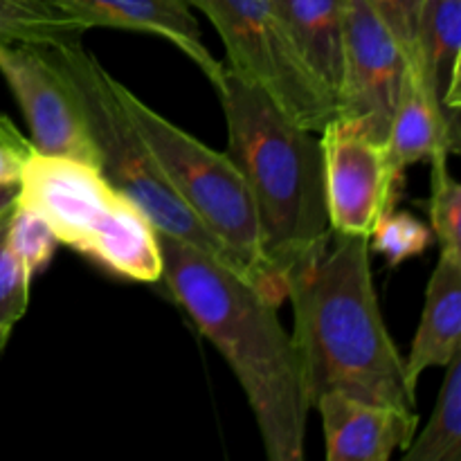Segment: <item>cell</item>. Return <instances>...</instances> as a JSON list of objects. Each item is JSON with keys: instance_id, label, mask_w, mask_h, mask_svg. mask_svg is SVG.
Instances as JSON below:
<instances>
[{"instance_id": "obj_1", "label": "cell", "mask_w": 461, "mask_h": 461, "mask_svg": "<svg viewBox=\"0 0 461 461\" xmlns=\"http://www.w3.org/2000/svg\"><path fill=\"white\" fill-rule=\"evenodd\" d=\"M158 243L162 279L232 367L255 412L268 459H304L311 401L300 354L279 322L277 306L189 243L160 232Z\"/></svg>"}, {"instance_id": "obj_2", "label": "cell", "mask_w": 461, "mask_h": 461, "mask_svg": "<svg viewBox=\"0 0 461 461\" xmlns=\"http://www.w3.org/2000/svg\"><path fill=\"white\" fill-rule=\"evenodd\" d=\"M333 248L302 266L288 282L311 408L324 392L414 410L405 363L378 306L369 237L333 234Z\"/></svg>"}, {"instance_id": "obj_3", "label": "cell", "mask_w": 461, "mask_h": 461, "mask_svg": "<svg viewBox=\"0 0 461 461\" xmlns=\"http://www.w3.org/2000/svg\"><path fill=\"white\" fill-rule=\"evenodd\" d=\"M228 122L230 151L246 178L259 219L261 248L288 295L293 275L331 243L324 198L322 144L268 95L223 66L216 86Z\"/></svg>"}, {"instance_id": "obj_4", "label": "cell", "mask_w": 461, "mask_h": 461, "mask_svg": "<svg viewBox=\"0 0 461 461\" xmlns=\"http://www.w3.org/2000/svg\"><path fill=\"white\" fill-rule=\"evenodd\" d=\"M115 93L126 117L180 201L232 255L239 275L275 306L282 304L286 291L266 264L255 203L232 158L171 124L117 79Z\"/></svg>"}, {"instance_id": "obj_5", "label": "cell", "mask_w": 461, "mask_h": 461, "mask_svg": "<svg viewBox=\"0 0 461 461\" xmlns=\"http://www.w3.org/2000/svg\"><path fill=\"white\" fill-rule=\"evenodd\" d=\"M16 205L43 216L59 243L113 273L142 284L162 279L158 232L95 167L34 151L18 180Z\"/></svg>"}, {"instance_id": "obj_6", "label": "cell", "mask_w": 461, "mask_h": 461, "mask_svg": "<svg viewBox=\"0 0 461 461\" xmlns=\"http://www.w3.org/2000/svg\"><path fill=\"white\" fill-rule=\"evenodd\" d=\"M52 48L79 90L97 147L99 174L147 216L156 232L189 243L239 275L232 255L207 232L205 225L160 174L147 144L117 99L115 77L79 43V39L57 41Z\"/></svg>"}, {"instance_id": "obj_7", "label": "cell", "mask_w": 461, "mask_h": 461, "mask_svg": "<svg viewBox=\"0 0 461 461\" xmlns=\"http://www.w3.org/2000/svg\"><path fill=\"white\" fill-rule=\"evenodd\" d=\"M219 32L230 70L264 90L291 120L322 131L336 117V99L306 68L270 0H187Z\"/></svg>"}, {"instance_id": "obj_8", "label": "cell", "mask_w": 461, "mask_h": 461, "mask_svg": "<svg viewBox=\"0 0 461 461\" xmlns=\"http://www.w3.org/2000/svg\"><path fill=\"white\" fill-rule=\"evenodd\" d=\"M0 75L16 97L36 153L99 167L88 117L52 43L0 41Z\"/></svg>"}, {"instance_id": "obj_9", "label": "cell", "mask_w": 461, "mask_h": 461, "mask_svg": "<svg viewBox=\"0 0 461 461\" xmlns=\"http://www.w3.org/2000/svg\"><path fill=\"white\" fill-rule=\"evenodd\" d=\"M408 59L390 27L365 0H345L342 79L336 117L376 142H387Z\"/></svg>"}, {"instance_id": "obj_10", "label": "cell", "mask_w": 461, "mask_h": 461, "mask_svg": "<svg viewBox=\"0 0 461 461\" xmlns=\"http://www.w3.org/2000/svg\"><path fill=\"white\" fill-rule=\"evenodd\" d=\"M324 198L333 234L369 237L399 196L403 174L392 167L387 144L349 120L333 117L322 131Z\"/></svg>"}, {"instance_id": "obj_11", "label": "cell", "mask_w": 461, "mask_h": 461, "mask_svg": "<svg viewBox=\"0 0 461 461\" xmlns=\"http://www.w3.org/2000/svg\"><path fill=\"white\" fill-rule=\"evenodd\" d=\"M313 408L322 419L329 461H387L394 450L408 448L419 426L417 410L369 403L345 392H324Z\"/></svg>"}, {"instance_id": "obj_12", "label": "cell", "mask_w": 461, "mask_h": 461, "mask_svg": "<svg viewBox=\"0 0 461 461\" xmlns=\"http://www.w3.org/2000/svg\"><path fill=\"white\" fill-rule=\"evenodd\" d=\"M70 16L79 18L88 30L115 27L158 34L183 50L207 79L219 86L223 66L203 45L201 30L187 0H54Z\"/></svg>"}, {"instance_id": "obj_13", "label": "cell", "mask_w": 461, "mask_h": 461, "mask_svg": "<svg viewBox=\"0 0 461 461\" xmlns=\"http://www.w3.org/2000/svg\"><path fill=\"white\" fill-rule=\"evenodd\" d=\"M385 144L392 167L399 174L414 162L459 151V124L450 122L441 111L421 66L414 59H408Z\"/></svg>"}, {"instance_id": "obj_14", "label": "cell", "mask_w": 461, "mask_h": 461, "mask_svg": "<svg viewBox=\"0 0 461 461\" xmlns=\"http://www.w3.org/2000/svg\"><path fill=\"white\" fill-rule=\"evenodd\" d=\"M461 345V255L441 252L426 291L421 322L405 363L408 385L417 392L423 372L446 367Z\"/></svg>"}, {"instance_id": "obj_15", "label": "cell", "mask_w": 461, "mask_h": 461, "mask_svg": "<svg viewBox=\"0 0 461 461\" xmlns=\"http://www.w3.org/2000/svg\"><path fill=\"white\" fill-rule=\"evenodd\" d=\"M315 79L338 97L342 79L345 0H270Z\"/></svg>"}, {"instance_id": "obj_16", "label": "cell", "mask_w": 461, "mask_h": 461, "mask_svg": "<svg viewBox=\"0 0 461 461\" xmlns=\"http://www.w3.org/2000/svg\"><path fill=\"white\" fill-rule=\"evenodd\" d=\"M461 0H423L414 61L421 66L441 111L459 124Z\"/></svg>"}, {"instance_id": "obj_17", "label": "cell", "mask_w": 461, "mask_h": 461, "mask_svg": "<svg viewBox=\"0 0 461 461\" xmlns=\"http://www.w3.org/2000/svg\"><path fill=\"white\" fill-rule=\"evenodd\" d=\"M446 376L426 430L403 450L405 461L461 459V351L446 365Z\"/></svg>"}, {"instance_id": "obj_18", "label": "cell", "mask_w": 461, "mask_h": 461, "mask_svg": "<svg viewBox=\"0 0 461 461\" xmlns=\"http://www.w3.org/2000/svg\"><path fill=\"white\" fill-rule=\"evenodd\" d=\"M88 32L54 0H0V41L57 43L75 41Z\"/></svg>"}, {"instance_id": "obj_19", "label": "cell", "mask_w": 461, "mask_h": 461, "mask_svg": "<svg viewBox=\"0 0 461 461\" xmlns=\"http://www.w3.org/2000/svg\"><path fill=\"white\" fill-rule=\"evenodd\" d=\"M430 230L439 239L441 252L461 255V185L450 176L448 156L430 160Z\"/></svg>"}, {"instance_id": "obj_20", "label": "cell", "mask_w": 461, "mask_h": 461, "mask_svg": "<svg viewBox=\"0 0 461 461\" xmlns=\"http://www.w3.org/2000/svg\"><path fill=\"white\" fill-rule=\"evenodd\" d=\"M432 243V230L408 212H385L369 234V246L381 252L390 266L417 257Z\"/></svg>"}, {"instance_id": "obj_21", "label": "cell", "mask_w": 461, "mask_h": 461, "mask_svg": "<svg viewBox=\"0 0 461 461\" xmlns=\"http://www.w3.org/2000/svg\"><path fill=\"white\" fill-rule=\"evenodd\" d=\"M12 210L0 219V338L3 340H9L14 324L25 315L32 282V275L14 255L7 241V223Z\"/></svg>"}, {"instance_id": "obj_22", "label": "cell", "mask_w": 461, "mask_h": 461, "mask_svg": "<svg viewBox=\"0 0 461 461\" xmlns=\"http://www.w3.org/2000/svg\"><path fill=\"white\" fill-rule=\"evenodd\" d=\"M7 241L27 273L34 275L50 264L59 239L43 216L27 207L14 205L7 223Z\"/></svg>"}, {"instance_id": "obj_23", "label": "cell", "mask_w": 461, "mask_h": 461, "mask_svg": "<svg viewBox=\"0 0 461 461\" xmlns=\"http://www.w3.org/2000/svg\"><path fill=\"white\" fill-rule=\"evenodd\" d=\"M365 3L390 27L405 52V59H412L417 52V30L423 0H365Z\"/></svg>"}, {"instance_id": "obj_24", "label": "cell", "mask_w": 461, "mask_h": 461, "mask_svg": "<svg viewBox=\"0 0 461 461\" xmlns=\"http://www.w3.org/2000/svg\"><path fill=\"white\" fill-rule=\"evenodd\" d=\"M32 153L34 147L30 140L0 113V183H18Z\"/></svg>"}, {"instance_id": "obj_25", "label": "cell", "mask_w": 461, "mask_h": 461, "mask_svg": "<svg viewBox=\"0 0 461 461\" xmlns=\"http://www.w3.org/2000/svg\"><path fill=\"white\" fill-rule=\"evenodd\" d=\"M18 183H0V219L16 205Z\"/></svg>"}, {"instance_id": "obj_26", "label": "cell", "mask_w": 461, "mask_h": 461, "mask_svg": "<svg viewBox=\"0 0 461 461\" xmlns=\"http://www.w3.org/2000/svg\"><path fill=\"white\" fill-rule=\"evenodd\" d=\"M5 345H7V340H3V338H0V354H3V349H5Z\"/></svg>"}]
</instances>
